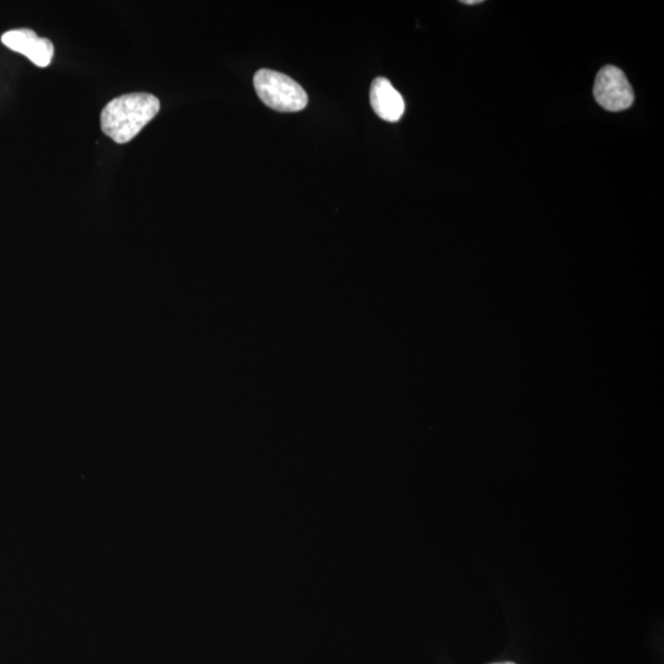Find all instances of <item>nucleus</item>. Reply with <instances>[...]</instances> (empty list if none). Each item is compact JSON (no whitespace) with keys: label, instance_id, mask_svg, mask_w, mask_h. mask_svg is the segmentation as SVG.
I'll use <instances>...</instances> for the list:
<instances>
[{"label":"nucleus","instance_id":"obj_1","mask_svg":"<svg viewBox=\"0 0 664 664\" xmlns=\"http://www.w3.org/2000/svg\"><path fill=\"white\" fill-rule=\"evenodd\" d=\"M160 101L148 93H132L111 100L101 112V130L112 141L125 144L136 138L159 114Z\"/></svg>","mask_w":664,"mask_h":664},{"label":"nucleus","instance_id":"obj_2","mask_svg":"<svg viewBox=\"0 0 664 664\" xmlns=\"http://www.w3.org/2000/svg\"><path fill=\"white\" fill-rule=\"evenodd\" d=\"M260 100L278 112H298L308 105V95L292 78L280 72L261 69L254 77Z\"/></svg>","mask_w":664,"mask_h":664},{"label":"nucleus","instance_id":"obj_3","mask_svg":"<svg viewBox=\"0 0 664 664\" xmlns=\"http://www.w3.org/2000/svg\"><path fill=\"white\" fill-rule=\"evenodd\" d=\"M593 93L597 103L608 111H624L634 104V90L629 80L614 66H605L598 72Z\"/></svg>","mask_w":664,"mask_h":664},{"label":"nucleus","instance_id":"obj_4","mask_svg":"<svg viewBox=\"0 0 664 664\" xmlns=\"http://www.w3.org/2000/svg\"><path fill=\"white\" fill-rule=\"evenodd\" d=\"M2 42L9 50L20 53L40 68L50 66L55 56V46L47 39H41L35 31L18 29L5 32Z\"/></svg>","mask_w":664,"mask_h":664},{"label":"nucleus","instance_id":"obj_5","mask_svg":"<svg viewBox=\"0 0 664 664\" xmlns=\"http://www.w3.org/2000/svg\"><path fill=\"white\" fill-rule=\"evenodd\" d=\"M369 99L374 112L384 121L398 122L404 115L403 96L387 78L379 77L373 80Z\"/></svg>","mask_w":664,"mask_h":664},{"label":"nucleus","instance_id":"obj_6","mask_svg":"<svg viewBox=\"0 0 664 664\" xmlns=\"http://www.w3.org/2000/svg\"><path fill=\"white\" fill-rule=\"evenodd\" d=\"M462 3L465 5H475L483 3V0H464Z\"/></svg>","mask_w":664,"mask_h":664},{"label":"nucleus","instance_id":"obj_7","mask_svg":"<svg viewBox=\"0 0 664 664\" xmlns=\"http://www.w3.org/2000/svg\"><path fill=\"white\" fill-rule=\"evenodd\" d=\"M495 664H516V663H512V662H503V663H495Z\"/></svg>","mask_w":664,"mask_h":664}]
</instances>
